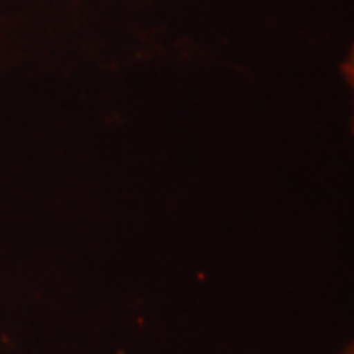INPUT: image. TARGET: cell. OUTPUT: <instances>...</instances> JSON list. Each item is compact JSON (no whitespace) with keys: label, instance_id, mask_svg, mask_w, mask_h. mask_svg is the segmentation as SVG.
I'll use <instances>...</instances> for the list:
<instances>
[{"label":"cell","instance_id":"cell-1","mask_svg":"<svg viewBox=\"0 0 354 354\" xmlns=\"http://www.w3.org/2000/svg\"><path fill=\"white\" fill-rule=\"evenodd\" d=\"M341 75L342 79H344V83H346L348 91H351V95H353V116H351V128L354 130V44L348 48L346 55H344V59H342Z\"/></svg>","mask_w":354,"mask_h":354},{"label":"cell","instance_id":"cell-2","mask_svg":"<svg viewBox=\"0 0 354 354\" xmlns=\"http://www.w3.org/2000/svg\"><path fill=\"white\" fill-rule=\"evenodd\" d=\"M341 354H354V341L351 342V344H348V346H346V348H344Z\"/></svg>","mask_w":354,"mask_h":354},{"label":"cell","instance_id":"cell-3","mask_svg":"<svg viewBox=\"0 0 354 354\" xmlns=\"http://www.w3.org/2000/svg\"><path fill=\"white\" fill-rule=\"evenodd\" d=\"M353 134H354V130H353Z\"/></svg>","mask_w":354,"mask_h":354}]
</instances>
